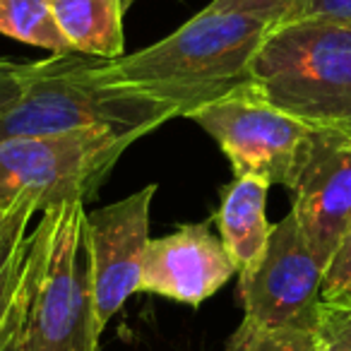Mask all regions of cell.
I'll return each mask as SVG.
<instances>
[{
  "label": "cell",
  "mask_w": 351,
  "mask_h": 351,
  "mask_svg": "<svg viewBox=\"0 0 351 351\" xmlns=\"http://www.w3.org/2000/svg\"><path fill=\"white\" fill-rule=\"evenodd\" d=\"M210 224L212 219L186 224L161 239H152L145 258L142 291L197 308L239 274Z\"/></svg>",
  "instance_id": "cell-10"
},
{
  "label": "cell",
  "mask_w": 351,
  "mask_h": 351,
  "mask_svg": "<svg viewBox=\"0 0 351 351\" xmlns=\"http://www.w3.org/2000/svg\"><path fill=\"white\" fill-rule=\"evenodd\" d=\"M267 191L269 183L255 176H236L229 186L221 188L219 210L212 217L226 253L239 269V282L258 269L272 236L274 224L267 221Z\"/></svg>",
  "instance_id": "cell-11"
},
{
  "label": "cell",
  "mask_w": 351,
  "mask_h": 351,
  "mask_svg": "<svg viewBox=\"0 0 351 351\" xmlns=\"http://www.w3.org/2000/svg\"><path fill=\"white\" fill-rule=\"evenodd\" d=\"M15 212L17 207H12V210H5V207L0 205V243H3V239H5L8 229H10L12 219H15Z\"/></svg>",
  "instance_id": "cell-22"
},
{
  "label": "cell",
  "mask_w": 351,
  "mask_h": 351,
  "mask_svg": "<svg viewBox=\"0 0 351 351\" xmlns=\"http://www.w3.org/2000/svg\"><path fill=\"white\" fill-rule=\"evenodd\" d=\"M84 202L51 207L32 236L34 284L25 351H101L84 250Z\"/></svg>",
  "instance_id": "cell-4"
},
{
  "label": "cell",
  "mask_w": 351,
  "mask_h": 351,
  "mask_svg": "<svg viewBox=\"0 0 351 351\" xmlns=\"http://www.w3.org/2000/svg\"><path fill=\"white\" fill-rule=\"evenodd\" d=\"M306 17H320V20L351 25V0H311L301 20H306Z\"/></svg>",
  "instance_id": "cell-21"
},
{
  "label": "cell",
  "mask_w": 351,
  "mask_h": 351,
  "mask_svg": "<svg viewBox=\"0 0 351 351\" xmlns=\"http://www.w3.org/2000/svg\"><path fill=\"white\" fill-rule=\"evenodd\" d=\"M226 351H325L317 330L306 327H258L241 322Z\"/></svg>",
  "instance_id": "cell-15"
},
{
  "label": "cell",
  "mask_w": 351,
  "mask_h": 351,
  "mask_svg": "<svg viewBox=\"0 0 351 351\" xmlns=\"http://www.w3.org/2000/svg\"><path fill=\"white\" fill-rule=\"evenodd\" d=\"M320 298L322 303H332V306H351V226L327 263Z\"/></svg>",
  "instance_id": "cell-17"
},
{
  "label": "cell",
  "mask_w": 351,
  "mask_h": 351,
  "mask_svg": "<svg viewBox=\"0 0 351 351\" xmlns=\"http://www.w3.org/2000/svg\"><path fill=\"white\" fill-rule=\"evenodd\" d=\"M27 84V63L0 58V118L5 116L17 99L22 97Z\"/></svg>",
  "instance_id": "cell-20"
},
{
  "label": "cell",
  "mask_w": 351,
  "mask_h": 351,
  "mask_svg": "<svg viewBox=\"0 0 351 351\" xmlns=\"http://www.w3.org/2000/svg\"><path fill=\"white\" fill-rule=\"evenodd\" d=\"M317 332L325 341V351H351V306L320 303Z\"/></svg>",
  "instance_id": "cell-19"
},
{
  "label": "cell",
  "mask_w": 351,
  "mask_h": 351,
  "mask_svg": "<svg viewBox=\"0 0 351 351\" xmlns=\"http://www.w3.org/2000/svg\"><path fill=\"white\" fill-rule=\"evenodd\" d=\"M219 145L234 176H255L291 191L315 130L263 99L250 84L191 116Z\"/></svg>",
  "instance_id": "cell-6"
},
{
  "label": "cell",
  "mask_w": 351,
  "mask_h": 351,
  "mask_svg": "<svg viewBox=\"0 0 351 351\" xmlns=\"http://www.w3.org/2000/svg\"><path fill=\"white\" fill-rule=\"evenodd\" d=\"M132 142L137 137L97 128L0 140V205L12 210L32 202L46 212L84 202Z\"/></svg>",
  "instance_id": "cell-5"
},
{
  "label": "cell",
  "mask_w": 351,
  "mask_h": 351,
  "mask_svg": "<svg viewBox=\"0 0 351 351\" xmlns=\"http://www.w3.org/2000/svg\"><path fill=\"white\" fill-rule=\"evenodd\" d=\"M132 3H137V0H125V10H128V8L132 5Z\"/></svg>",
  "instance_id": "cell-23"
},
{
  "label": "cell",
  "mask_w": 351,
  "mask_h": 351,
  "mask_svg": "<svg viewBox=\"0 0 351 351\" xmlns=\"http://www.w3.org/2000/svg\"><path fill=\"white\" fill-rule=\"evenodd\" d=\"M104 60L70 51L27 63L25 92L0 118V140L89 128L140 140L178 118L169 104L108 77Z\"/></svg>",
  "instance_id": "cell-2"
},
{
  "label": "cell",
  "mask_w": 351,
  "mask_h": 351,
  "mask_svg": "<svg viewBox=\"0 0 351 351\" xmlns=\"http://www.w3.org/2000/svg\"><path fill=\"white\" fill-rule=\"evenodd\" d=\"M308 3L311 0H212L207 8L258 17V20L267 22L272 29H277L282 25L301 20Z\"/></svg>",
  "instance_id": "cell-16"
},
{
  "label": "cell",
  "mask_w": 351,
  "mask_h": 351,
  "mask_svg": "<svg viewBox=\"0 0 351 351\" xmlns=\"http://www.w3.org/2000/svg\"><path fill=\"white\" fill-rule=\"evenodd\" d=\"M36 215V207L32 202H20L12 219L10 229H8L5 239L0 243V332L5 327V320L10 315L15 298L22 289V279H25L27 260H29L32 239L27 234L32 217Z\"/></svg>",
  "instance_id": "cell-14"
},
{
  "label": "cell",
  "mask_w": 351,
  "mask_h": 351,
  "mask_svg": "<svg viewBox=\"0 0 351 351\" xmlns=\"http://www.w3.org/2000/svg\"><path fill=\"white\" fill-rule=\"evenodd\" d=\"M51 10L73 51L106 60L123 56V0H51Z\"/></svg>",
  "instance_id": "cell-12"
},
{
  "label": "cell",
  "mask_w": 351,
  "mask_h": 351,
  "mask_svg": "<svg viewBox=\"0 0 351 351\" xmlns=\"http://www.w3.org/2000/svg\"><path fill=\"white\" fill-rule=\"evenodd\" d=\"M291 193V215L325 269L351 226V137L315 130Z\"/></svg>",
  "instance_id": "cell-9"
},
{
  "label": "cell",
  "mask_w": 351,
  "mask_h": 351,
  "mask_svg": "<svg viewBox=\"0 0 351 351\" xmlns=\"http://www.w3.org/2000/svg\"><path fill=\"white\" fill-rule=\"evenodd\" d=\"M0 34L51 53L73 51L56 22L51 0H0Z\"/></svg>",
  "instance_id": "cell-13"
},
{
  "label": "cell",
  "mask_w": 351,
  "mask_h": 351,
  "mask_svg": "<svg viewBox=\"0 0 351 351\" xmlns=\"http://www.w3.org/2000/svg\"><path fill=\"white\" fill-rule=\"evenodd\" d=\"M32 284H34V260H32V248H29V260H27L22 289L17 293L10 315H8L5 327L0 332V351H25V322H27V308H29Z\"/></svg>",
  "instance_id": "cell-18"
},
{
  "label": "cell",
  "mask_w": 351,
  "mask_h": 351,
  "mask_svg": "<svg viewBox=\"0 0 351 351\" xmlns=\"http://www.w3.org/2000/svg\"><path fill=\"white\" fill-rule=\"evenodd\" d=\"M248 84L313 130L351 137V25L306 17L272 29Z\"/></svg>",
  "instance_id": "cell-3"
},
{
  "label": "cell",
  "mask_w": 351,
  "mask_h": 351,
  "mask_svg": "<svg viewBox=\"0 0 351 351\" xmlns=\"http://www.w3.org/2000/svg\"><path fill=\"white\" fill-rule=\"evenodd\" d=\"M156 183L142 191L87 212L84 250L89 265L94 311L101 332L121 313L130 296L142 291L145 258L149 248V212Z\"/></svg>",
  "instance_id": "cell-7"
},
{
  "label": "cell",
  "mask_w": 351,
  "mask_h": 351,
  "mask_svg": "<svg viewBox=\"0 0 351 351\" xmlns=\"http://www.w3.org/2000/svg\"><path fill=\"white\" fill-rule=\"evenodd\" d=\"M272 27L258 17L205 8L166 39L104 60V73L169 104L178 118L248 84L255 53Z\"/></svg>",
  "instance_id": "cell-1"
},
{
  "label": "cell",
  "mask_w": 351,
  "mask_h": 351,
  "mask_svg": "<svg viewBox=\"0 0 351 351\" xmlns=\"http://www.w3.org/2000/svg\"><path fill=\"white\" fill-rule=\"evenodd\" d=\"M325 269L317 265L296 217L289 212L272 226L263 263L239 282L243 320L258 327L317 330Z\"/></svg>",
  "instance_id": "cell-8"
}]
</instances>
